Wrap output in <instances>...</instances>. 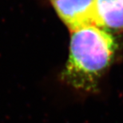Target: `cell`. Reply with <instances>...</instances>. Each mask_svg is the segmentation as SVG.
Wrapping results in <instances>:
<instances>
[{
	"label": "cell",
	"mask_w": 123,
	"mask_h": 123,
	"mask_svg": "<svg viewBox=\"0 0 123 123\" xmlns=\"http://www.w3.org/2000/svg\"><path fill=\"white\" fill-rule=\"evenodd\" d=\"M116 50L114 37L101 27L90 26L73 31L63 80L77 90L95 93Z\"/></svg>",
	"instance_id": "1"
},
{
	"label": "cell",
	"mask_w": 123,
	"mask_h": 123,
	"mask_svg": "<svg viewBox=\"0 0 123 123\" xmlns=\"http://www.w3.org/2000/svg\"><path fill=\"white\" fill-rule=\"evenodd\" d=\"M50 2L58 17L72 32L90 26H98L97 0H50Z\"/></svg>",
	"instance_id": "2"
},
{
	"label": "cell",
	"mask_w": 123,
	"mask_h": 123,
	"mask_svg": "<svg viewBox=\"0 0 123 123\" xmlns=\"http://www.w3.org/2000/svg\"><path fill=\"white\" fill-rule=\"evenodd\" d=\"M97 14L99 27L123 33V0H97Z\"/></svg>",
	"instance_id": "3"
}]
</instances>
